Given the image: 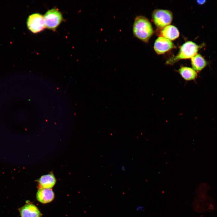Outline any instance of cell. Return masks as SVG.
Here are the masks:
<instances>
[{
    "label": "cell",
    "instance_id": "obj_1",
    "mask_svg": "<svg viewBox=\"0 0 217 217\" xmlns=\"http://www.w3.org/2000/svg\"><path fill=\"white\" fill-rule=\"evenodd\" d=\"M133 32L135 37L147 42L152 35L153 30L148 19L143 16L139 15L135 19L133 26Z\"/></svg>",
    "mask_w": 217,
    "mask_h": 217
},
{
    "label": "cell",
    "instance_id": "obj_2",
    "mask_svg": "<svg viewBox=\"0 0 217 217\" xmlns=\"http://www.w3.org/2000/svg\"><path fill=\"white\" fill-rule=\"evenodd\" d=\"M199 48L200 46L194 42L187 41L182 45L176 55L167 60L166 63L172 65L180 60L191 58L197 54Z\"/></svg>",
    "mask_w": 217,
    "mask_h": 217
},
{
    "label": "cell",
    "instance_id": "obj_3",
    "mask_svg": "<svg viewBox=\"0 0 217 217\" xmlns=\"http://www.w3.org/2000/svg\"><path fill=\"white\" fill-rule=\"evenodd\" d=\"M43 17L46 27L54 31L55 30L63 20L61 13L56 8L49 10Z\"/></svg>",
    "mask_w": 217,
    "mask_h": 217
},
{
    "label": "cell",
    "instance_id": "obj_4",
    "mask_svg": "<svg viewBox=\"0 0 217 217\" xmlns=\"http://www.w3.org/2000/svg\"><path fill=\"white\" fill-rule=\"evenodd\" d=\"M152 18L156 26L163 29L169 25L173 19L172 12L167 10L157 9L153 11Z\"/></svg>",
    "mask_w": 217,
    "mask_h": 217
},
{
    "label": "cell",
    "instance_id": "obj_5",
    "mask_svg": "<svg viewBox=\"0 0 217 217\" xmlns=\"http://www.w3.org/2000/svg\"><path fill=\"white\" fill-rule=\"evenodd\" d=\"M27 24L29 30L34 33L42 31L46 27L43 16L38 13L30 15L27 19Z\"/></svg>",
    "mask_w": 217,
    "mask_h": 217
},
{
    "label": "cell",
    "instance_id": "obj_6",
    "mask_svg": "<svg viewBox=\"0 0 217 217\" xmlns=\"http://www.w3.org/2000/svg\"><path fill=\"white\" fill-rule=\"evenodd\" d=\"M207 197L203 198L196 197L193 203V209L195 212H201L206 211H212L215 208L212 200Z\"/></svg>",
    "mask_w": 217,
    "mask_h": 217
},
{
    "label": "cell",
    "instance_id": "obj_7",
    "mask_svg": "<svg viewBox=\"0 0 217 217\" xmlns=\"http://www.w3.org/2000/svg\"><path fill=\"white\" fill-rule=\"evenodd\" d=\"M174 47L173 43L169 40L162 36L158 37L156 40L154 48L158 54H162Z\"/></svg>",
    "mask_w": 217,
    "mask_h": 217
},
{
    "label": "cell",
    "instance_id": "obj_8",
    "mask_svg": "<svg viewBox=\"0 0 217 217\" xmlns=\"http://www.w3.org/2000/svg\"><path fill=\"white\" fill-rule=\"evenodd\" d=\"M21 217H42V214L34 205L27 202L19 209Z\"/></svg>",
    "mask_w": 217,
    "mask_h": 217
},
{
    "label": "cell",
    "instance_id": "obj_9",
    "mask_svg": "<svg viewBox=\"0 0 217 217\" xmlns=\"http://www.w3.org/2000/svg\"><path fill=\"white\" fill-rule=\"evenodd\" d=\"M54 193L51 189L39 187L36 192L37 200L42 203H49L54 200Z\"/></svg>",
    "mask_w": 217,
    "mask_h": 217
},
{
    "label": "cell",
    "instance_id": "obj_10",
    "mask_svg": "<svg viewBox=\"0 0 217 217\" xmlns=\"http://www.w3.org/2000/svg\"><path fill=\"white\" fill-rule=\"evenodd\" d=\"M39 183V187L51 189L56 182V179L53 173L43 175L36 180Z\"/></svg>",
    "mask_w": 217,
    "mask_h": 217
},
{
    "label": "cell",
    "instance_id": "obj_11",
    "mask_svg": "<svg viewBox=\"0 0 217 217\" xmlns=\"http://www.w3.org/2000/svg\"><path fill=\"white\" fill-rule=\"evenodd\" d=\"M162 36L170 40H174L179 36V32L177 28L172 25H168L163 28L161 32Z\"/></svg>",
    "mask_w": 217,
    "mask_h": 217
},
{
    "label": "cell",
    "instance_id": "obj_12",
    "mask_svg": "<svg viewBox=\"0 0 217 217\" xmlns=\"http://www.w3.org/2000/svg\"><path fill=\"white\" fill-rule=\"evenodd\" d=\"M178 72L182 78L186 81L194 80L197 77V72L191 68L181 67Z\"/></svg>",
    "mask_w": 217,
    "mask_h": 217
},
{
    "label": "cell",
    "instance_id": "obj_13",
    "mask_svg": "<svg viewBox=\"0 0 217 217\" xmlns=\"http://www.w3.org/2000/svg\"><path fill=\"white\" fill-rule=\"evenodd\" d=\"M192 68L197 72L202 70L207 65L204 58L200 54H197L191 58Z\"/></svg>",
    "mask_w": 217,
    "mask_h": 217
},
{
    "label": "cell",
    "instance_id": "obj_14",
    "mask_svg": "<svg viewBox=\"0 0 217 217\" xmlns=\"http://www.w3.org/2000/svg\"><path fill=\"white\" fill-rule=\"evenodd\" d=\"M206 1L205 0H197V2L199 5H202L204 4Z\"/></svg>",
    "mask_w": 217,
    "mask_h": 217
}]
</instances>
